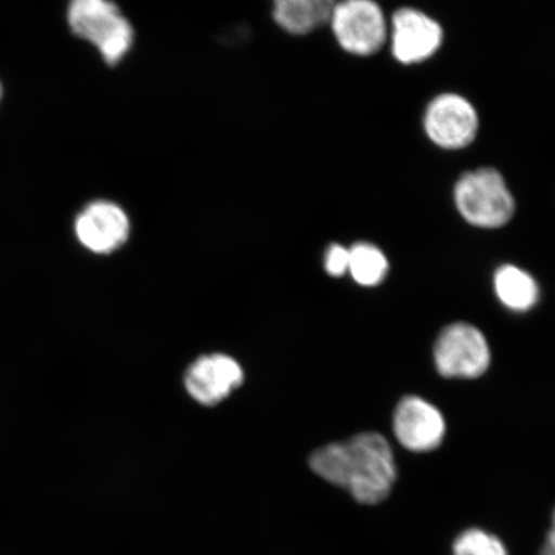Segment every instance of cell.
I'll return each instance as SVG.
<instances>
[{
    "label": "cell",
    "instance_id": "cell-1",
    "mask_svg": "<svg viewBox=\"0 0 555 555\" xmlns=\"http://www.w3.org/2000/svg\"><path fill=\"white\" fill-rule=\"evenodd\" d=\"M309 466L323 480L367 505L384 502L398 476L390 443L376 433L318 449L311 454Z\"/></svg>",
    "mask_w": 555,
    "mask_h": 555
},
{
    "label": "cell",
    "instance_id": "cell-2",
    "mask_svg": "<svg viewBox=\"0 0 555 555\" xmlns=\"http://www.w3.org/2000/svg\"><path fill=\"white\" fill-rule=\"evenodd\" d=\"M67 23L76 37L89 41L114 66L134 43V29L111 0H69Z\"/></svg>",
    "mask_w": 555,
    "mask_h": 555
},
{
    "label": "cell",
    "instance_id": "cell-3",
    "mask_svg": "<svg viewBox=\"0 0 555 555\" xmlns=\"http://www.w3.org/2000/svg\"><path fill=\"white\" fill-rule=\"evenodd\" d=\"M454 201L463 219L477 228H502L516 211L502 173L491 168L463 173L455 184Z\"/></svg>",
    "mask_w": 555,
    "mask_h": 555
},
{
    "label": "cell",
    "instance_id": "cell-4",
    "mask_svg": "<svg viewBox=\"0 0 555 555\" xmlns=\"http://www.w3.org/2000/svg\"><path fill=\"white\" fill-rule=\"evenodd\" d=\"M328 24L343 50L360 57L379 52L388 38L385 13L374 0H337Z\"/></svg>",
    "mask_w": 555,
    "mask_h": 555
},
{
    "label": "cell",
    "instance_id": "cell-5",
    "mask_svg": "<svg viewBox=\"0 0 555 555\" xmlns=\"http://www.w3.org/2000/svg\"><path fill=\"white\" fill-rule=\"evenodd\" d=\"M435 364L447 378H478L489 370L491 352L483 333L468 323L443 328L434 350Z\"/></svg>",
    "mask_w": 555,
    "mask_h": 555
},
{
    "label": "cell",
    "instance_id": "cell-6",
    "mask_svg": "<svg viewBox=\"0 0 555 555\" xmlns=\"http://www.w3.org/2000/svg\"><path fill=\"white\" fill-rule=\"evenodd\" d=\"M423 122L428 138L439 147L450 151L467 147L478 131L474 104L455 93L437 95L428 104Z\"/></svg>",
    "mask_w": 555,
    "mask_h": 555
},
{
    "label": "cell",
    "instance_id": "cell-7",
    "mask_svg": "<svg viewBox=\"0 0 555 555\" xmlns=\"http://www.w3.org/2000/svg\"><path fill=\"white\" fill-rule=\"evenodd\" d=\"M393 433L398 441L414 453L439 448L446 437L443 415L431 402L420 397H405L393 413Z\"/></svg>",
    "mask_w": 555,
    "mask_h": 555
},
{
    "label": "cell",
    "instance_id": "cell-8",
    "mask_svg": "<svg viewBox=\"0 0 555 555\" xmlns=\"http://www.w3.org/2000/svg\"><path fill=\"white\" fill-rule=\"evenodd\" d=\"M442 27L422 11L401 9L391 23L392 54L401 64L413 65L431 59L440 50Z\"/></svg>",
    "mask_w": 555,
    "mask_h": 555
},
{
    "label": "cell",
    "instance_id": "cell-9",
    "mask_svg": "<svg viewBox=\"0 0 555 555\" xmlns=\"http://www.w3.org/2000/svg\"><path fill=\"white\" fill-rule=\"evenodd\" d=\"M76 237L95 254H109L129 238L130 221L119 205L94 201L75 220Z\"/></svg>",
    "mask_w": 555,
    "mask_h": 555
},
{
    "label": "cell",
    "instance_id": "cell-10",
    "mask_svg": "<svg viewBox=\"0 0 555 555\" xmlns=\"http://www.w3.org/2000/svg\"><path fill=\"white\" fill-rule=\"evenodd\" d=\"M243 382L241 365L223 353L203 357L186 371L185 388L199 404L217 405L238 388Z\"/></svg>",
    "mask_w": 555,
    "mask_h": 555
},
{
    "label": "cell",
    "instance_id": "cell-11",
    "mask_svg": "<svg viewBox=\"0 0 555 555\" xmlns=\"http://www.w3.org/2000/svg\"><path fill=\"white\" fill-rule=\"evenodd\" d=\"M273 18L284 31L305 35L328 24L337 0H272Z\"/></svg>",
    "mask_w": 555,
    "mask_h": 555
},
{
    "label": "cell",
    "instance_id": "cell-12",
    "mask_svg": "<svg viewBox=\"0 0 555 555\" xmlns=\"http://www.w3.org/2000/svg\"><path fill=\"white\" fill-rule=\"evenodd\" d=\"M494 287L499 300L513 311L531 310L539 301L540 291L537 281L515 266H504L496 270Z\"/></svg>",
    "mask_w": 555,
    "mask_h": 555
},
{
    "label": "cell",
    "instance_id": "cell-13",
    "mask_svg": "<svg viewBox=\"0 0 555 555\" xmlns=\"http://www.w3.org/2000/svg\"><path fill=\"white\" fill-rule=\"evenodd\" d=\"M349 272L360 286L376 287L388 273V261L382 249L372 243L359 242L349 248Z\"/></svg>",
    "mask_w": 555,
    "mask_h": 555
},
{
    "label": "cell",
    "instance_id": "cell-14",
    "mask_svg": "<svg viewBox=\"0 0 555 555\" xmlns=\"http://www.w3.org/2000/svg\"><path fill=\"white\" fill-rule=\"evenodd\" d=\"M453 551L454 555H508L501 539L478 529L461 533Z\"/></svg>",
    "mask_w": 555,
    "mask_h": 555
},
{
    "label": "cell",
    "instance_id": "cell-15",
    "mask_svg": "<svg viewBox=\"0 0 555 555\" xmlns=\"http://www.w3.org/2000/svg\"><path fill=\"white\" fill-rule=\"evenodd\" d=\"M350 251L341 245H331L324 256V268L332 276H343L349 272Z\"/></svg>",
    "mask_w": 555,
    "mask_h": 555
},
{
    "label": "cell",
    "instance_id": "cell-16",
    "mask_svg": "<svg viewBox=\"0 0 555 555\" xmlns=\"http://www.w3.org/2000/svg\"><path fill=\"white\" fill-rule=\"evenodd\" d=\"M540 555H555V509L553 512L551 531L547 533L543 551H541Z\"/></svg>",
    "mask_w": 555,
    "mask_h": 555
},
{
    "label": "cell",
    "instance_id": "cell-17",
    "mask_svg": "<svg viewBox=\"0 0 555 555\" xmlns=\"http://www.w3.org/2000/svg\"><path fill=\"white\" fill-rule=\"evenodd\" d=\"M2 94H3V88H2V85H0V100H2Z\"/></svg>",
    "mask_w": 555,
    "mask_h": 555
}]
</instances>
